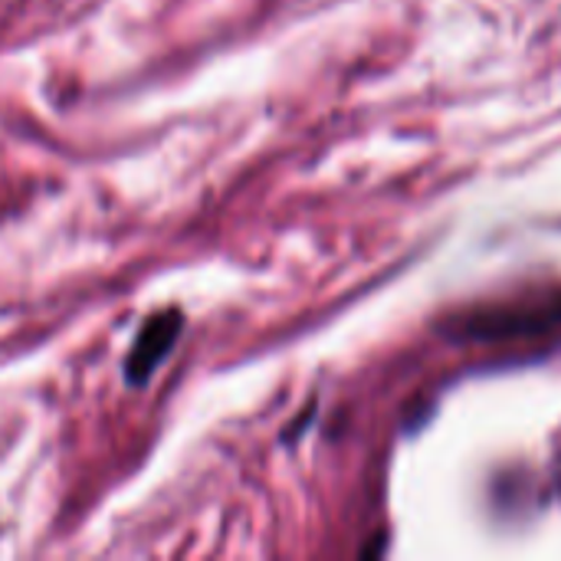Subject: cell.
<instances>
[{"instance_id": "1", "label": "cell", "mask_w": 561, "mask_h": 561, "mask_svg": "<svg viewBox=\"0 0 561 561\" xmlns=\"http://www.w3.org/2000/svg\"><path fill=\"white\" fill-rule=\"evenodd\" d=\"M561 322V296L559 299H539V302H506L490 306L463 316L457 322V332L463 339H523L546 329H556Z\"/></svg>"}, {"instance_id": "2", "label": "cell", "mask_w": 561, "mask_h": 561, "mask_svg": "<svg viewBox=\"0 0 561 561\" xmlns=\"http://www.w3.org/2000/svg\"><path fill=\"white\" fill-rule=\"evenodd\" d=\"M181 335V316L178 312H161V316H151L148 325L138 332L135 345H131V355L125 362V378L128 385H145L151 378V371L168 358V352L174 348Z\"/></svg>"}]
</instances>
